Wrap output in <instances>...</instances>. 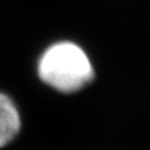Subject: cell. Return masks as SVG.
<instances>
[{
	"mask_svg": "<svg viewBox=\"0 0 150 150\" xmlns=\"http://www.w3.org/2000/svg\"><path fill=\"white\" fill-rule=\"evenodd\" d=\"M39 76L51 88L69 93L86 86L93 78V69L79 46L64 42L51 46L43 54Z\"/></svg>",
	"mask_w": 150,
	"mask_h": 150,
	"instance_id": "obj_1",
	"label": "cell"
},
{
	"mask_svg": "<svg viewBox=\"0 0 150 150\" xmlns=\"http://www.w3.org/2000/svg\"><path fill=\"white\" fill-rule=\"evenodd\" d=\"M20 130V117L14 103L0 93V148L8 144Z\"/></svg>",
	"mask_w": 150,
	"mask_h": 150,
	"instance_id": "obj_2",
	"label": "cell"
}]
</instances>
